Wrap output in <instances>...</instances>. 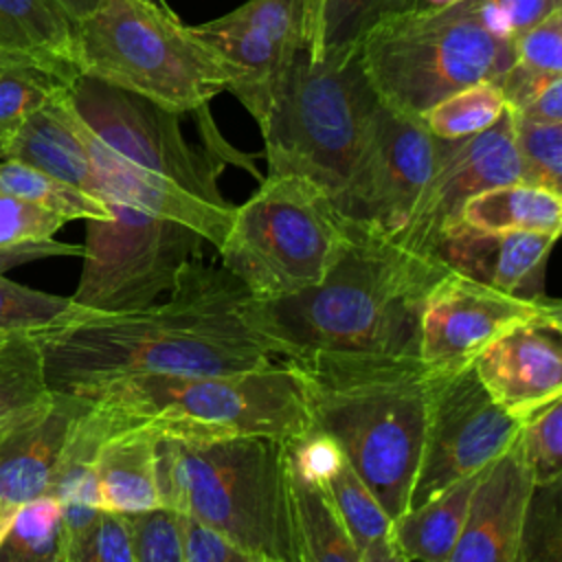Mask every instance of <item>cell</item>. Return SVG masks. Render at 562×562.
Listing matches in <instances>:
<instances>
[{"instance_id": "25", "label": "cell", "mask_w": 562, "mask_h": 562, "mask_svg": "<svg viewBox=\"0 0 562 562\" xmlns=\"http://www.w3.org/2000/svg\"><path fill=\"white\" fill-rule=\"evenodd\" d=\"M457 226L476 233L560 235L562 195L527 182L501 184L470 198Z\"/></svg>"}, {"instance_id": "36", "label": "cell", "mask_w": 562, "mask_h": 562, "mask_svg": "<svg viewBox=\"0 0 562 562\" xmlns=\"http://www.w3.org/2000/svg\"><path fill=\"white\" fill-rule=\"evenodd\" d=\"M512 116L520 182L562 195V123H536Z\"/></svg>"}, {"instance_id": "50", "label": "cell", "mask_w": 562, "mask_h": 562, "mask_svg": "<svg viewBox=\"0 0 562 562\" xmlns=\"http://www.w3.org/2000/svg\"><path fill=\"white\" fill-rule=\"evenodd\" d=\"M55 4L66 13V18L75 26L81 18H86L99 4V0H55Z\"/></svg>"}, {"instance_id": "24", "label": "cell", "mask_w": 562, "mask_h": 562, "mask_svg": "<svg viewBox=\"0 0 562 562\" xmlns=\"http://www.w3.org/2000/svg\"><path fill=\"white\" fill-rule=\"evenodd\" d=\"M483 470L450 483L393 518L391 538L411 562H446L465 525L470 501Z\"/></svg>"}, {"instance_id": "41", "label": "cell", "mask_w": 562, "mask_h": 562, "mask_svg": "<svg viewBox=\"0 0 562 562\" xmlns=\"http://www.w3.org/2000/svg\"><path fill=\"white\" fill-rule=\"evenodd\" d=\"M222 20L252 29L290 50L303 48V0H246Z\"/></svg>"}, {"instance_id": "23", "label": "cell", "mask_w": 562, "mask_h": 562, "mask_svg": "<svg viewBox=\"0 0 562 562\" xmlns=\"http://www.w3.org/2000/svg\"><path fill=\"white\" fill-rule=\"evenodd\" d=\"M123 419L116 411L88 402L72 422L48 490L61 507L68 540L77 538L101 512L94 463L103 439Z\"/></svg>"}, {"instance_id": "9", "label": "cell", "mask_w": 562, "mask_h": 562, "mask_svg": "<svg viewBox=\"0 0 562 562\" xmlns=\"http://www.w3.org/2000/svg\"><path fill=\"white\" fill-rule=\"evenodd\" d=\"M349 241L331 198L301 176H263L233 209L217 255L252 299H281L318 285Z\"/></svg>"}, {"instance_id": "53", "label": "cell", "mask_w": 562, "mask_h": 562, "mask_svg": "<svg viewBox=\"0 0 562 562\" xmlns=\"http://www.w3.org/2000/svg\"><path fill=\"white\" fill-rule=\"evenodd\" d=\"M0 336H4V334H0Z\"/></svg>"}, {"instance_id": "18", "label": "cell", "mask_w": 562, "mask_h": 562, "mask_svg": "<svg viewBox=\"0 0 562 562\" xmlns=\"http://www.w3.org/2000/svg\"><path fill=\"white\" fill-rule=\"evenodd\" d=\"M88 402L61 393L18 422L0 439V520L2 531L18 507L48 496L50 481L77 415Z\"/></svg>"}, {"instance_id": "39", "label": "cell", "mask_w": 562, "mask_h": 562, "mask_svg": "<svg viewBox=\"0 0 562 562\" xmlns=\"http://www.w3.org/2000/svg\"><path fill=\"white\" fill-rule=\"evenodd\" d=\"M562 481L536 485L522 527V562H562Z\"/></svg>"}, {"instance_id": "35", "label": "cell", "mask_w": 562, "mask_h": 562, "mask_svg": "<svg viewBox=\"0 0 562 562\" xmlns=\"http://www.w3.org/2000/svg\"><path fill=\"white\" fill-rule=\"evenodd\" d=\"M325 492L358 551L391 536L393 518L347 461L329 481Z\"/></svg>"}, {"instance_id": "11", "label": "cell", "mask_w": 562, "mask_h": 562, "mask_svg": "<svg viewBox=\"0 0 562 562\" xmlns=\"http://www.w3.org/2000/svg\"><path fill=\"white\" fill-rule=\"evenodd\" d=\"M68 101L83 125L132 165L156 173L187 193L220 206L233 204L220 193L217 178L228 165L206 147H193L178 112L88 75H77Z\"/></svg>"}, {"instance_id": "7", "label": "cell", "mask_w": 562, "mask_h": 562, "mask_svg": "<svg viewBox=\"0 0 562 562\" xmlns=\"http://www.w3.org/2000/svg\"><path fill=\"white\" fill-rule=\"evenodd\" d=\"M378 105L360 46L325 59H312L301 48L259 121L266 176H301L336 198Z\"/></svg>"}, {"instance_id": "40", "label": "cell", "mask_w": 562, "mask_h": 562, "mask_svg": "<svg viewBox=\"0 0 562 562\" xmlns=\"http://www.w3.org/2000/svg\"><path fill=\"white\" fill-rule=\"evenodd\" d=\"M520 441L533 483L562 481V402L555 400L520 424Z\"/></svg>"}, {"instance_id": "2", "label": "cell", "mask_w": 562, "mask_h": 562, "mask_svg": "<svg viewBox=\"0 0 562 562\" xmlns=\"http://www.w3.org/2000/svg\"><path fill=\"white\" fill-rule=\"evenodd\" d=\"M448 266L349 226V241L318 285L248 299L244 318L272 356L310 351L417 356L424 301Z\"/></svg>"}, {"instance_id": "52", "label": "cell", "mask_w": 562, "mask_h": 562, "mask_svg": "<svg viewBox=\"0 0 562 562\" xmlns=\"http://www.w3.org/2000/svg\"><path fill=\"white\" fill-rule=\"evenodd\" d=\"M0 536H2V520H0Z\"/></svg>"}, {"instance_id": "27", "label": "cell", "mask_w": 562, "mask_h": 562, "mask_svg": "<svg viewBox=\"0 0 562 562\" xmlns=\"http://www.w3.org/2000/svg\"><path fill=\"white\" fill-rule=\"evenodd\" d=\"M413 9V0H303V48L312 59L358 48L386 18Z\"/></svg>"}, {"instance_id": "8", "label": "cell", "mask_w": 562, "mask_h": 562, "mask_svg": "<svg viewBox=\"0 0 562 562\" xmlns=\"http://www.w3.org/2000/svg\"><path fill=\"white\" fill-rule=\"evenodd\" d=\"M360 57L378 99L419 119L461 88L501 86L514 64V40L483 18L476 0H457L386 18L362 40Z\"/></svg>"}, {"instance_id": "12", "label": "cell", "mask_w": 562, "mask_h": 562, "mask_svg": "<svg viewBox=\"0 0 562 562\" xmlns=\"http://www.w3.org/2000/svg\"><path fill=\"white\" fill-rule=\"evenodd\" d=\"M443 147L446 140L435 138L419 119L380 101L347 182L331 198L334 209L347 226L393 241L408 222Z\"/></svg>"}, {"instance_id": "16", "label": "cell", "mask_w": 562, "mask_h": 562, "mask_svg": "<svg viewBox=\"0 0 562 562\" xmlns=\"http://www.w3.org/2000/svg\"><path fill=\"white\" fill-rule=\"evenodd\" d=\"M533 487L518 432L514 443L483 470L465 525L446 562H522V527Z\"/></svg>"}, {"instance_id": "48", "label": "cell", "mask_w": 562, "mask_h": 562, "mask_svg": "<svg viewBox=\"0 0 562 562\" xmlns=\"http://www.w3.org/2000/svg\"><path fill=\"white\" fill-rule=\"evenodd\" d=\"M512 114L536 123H562V77L551 79L538 94H533L518 112Z\"/></svg>"}, {"instance_id": "42", "label": "cell", "mask_w": 562, "mask_h": 562, "mask_svg": "<svg viewBox=\"0 0 562 562\" xmlns=\"http://www.w3.org/2000/svg\"><path fill=\"white\" fill-rule=\"evenodd\" d=\"M68 562H134L125 516L101 509L77 538L68 540Z\"/></svg>"}, {"instance_id": "20", "label": "cell", "mask_w": 562, "mask_h": 562, "mask_svg": "<svg viewBox=\"0 0 562 562\" xmlns=\"http://www.w3.org/2000/svg\"><path fill=\"white\" fill-rule=\"evenodd\" d=\"M83 134H86V147H88L92 167L97 171L103 202L108 200L123 202V204L143 209L147 213L180 222L198 231L204 237V241H209L217 250L231 224L235 206L231 209L213 206L187 193L178 184L132 165L130 160L112 151L108 145H103L86 125H83Z\"/></svg>"}, {"instance_id": "46", "label": "cell", "mask_w": 562, "mask_h": 562, "mask_svg": "<svg viewBox=\"0 0 562 562\" xmlns=\"http://www.w3.org/2000/svg\"><path fill=\"white\" fill-rule=\"evenodd\" d=\"M184 558L187 562H277L239 549L191 518H184Z\"/></svg>"}, {"instance_id": "15", "label": "cell", "mask_w": 562, "mask_h": 562, "mask_svg": "<svg viewBox=\"0 0 562 562\" xmlns=\"http://www.w3.org/2000/svg\"><path fill=\"white\" fill-rule=\"evenodd\" d=\"M512 182H520V169L514 149V116L505 110L490 130L465 140H446L432 176L393 241L413 252L435 255L446 233L459 224L470 198Z\"/></svg>"}, {"instance_id": "21", "label": "cell", "mask_w": 562, "mask_h": 562, "mask_svg": "<svg viewBox=\"0 0 562 562\" xmlns=\"http://www.w3.org/2000/svg\"><path fill=\"white\" fill-rule=\"evenodd\" d=\"M0 160L35 167L101 200L97 171L86 147L83 123L72 110L68 92L53 97L31 112L9 138Z\"/></svg>"}, {"instance_id": "28", "label": "cell", "mask_w": 562, "mask_h": 562, "mask_svg": "<svg viewBox=\"0 0 562 562\" xmlns=\"http://www.w3.org/2000/svg\"><path fill=\"white\" fill-rule=\"evenodd\" d=\"M0 48L72 64V24L55 0H0Z\"/></svg>"}, {"instance_id": "19", "label": "cell", "mask_w": 562, "mask_h": 562, "mask_svg": "<svg viewBox=\"0 0 562 562\" xmlns=\"http://www.w3.org/2000/svg\"><path fill=\"white\" fill-rule=\"evenodd\" d=\"M558 235L549 233H476L454 226L435 255L452 270L503 294L544 296L547 261Z\"/></svg>"}, {"instance_id": "44", "label": "cell", "mask_w": 562, "mask_h": 562, "mask_svg": "<svg viewBox=\"0 0 562 562\" xmlns=\"http://www.w3.org/2000/svg\"><path fill=\"white\" fill-rule=\"evenodd\" d=\"M290 470L307 485L325 490L329 481L345 465V454L340 446L323 430L312 428L299 441L285 446Z\"/></svg>"}, {"instance_id": "47", "label": "cell", "mask_w": 562, "mask_h": 562, "mask_svg": "<svg viewBox=\"0 0 562 562\" xmlns=\"http://www.w3.org/2000/svg\"><path fill=\"white\" fill-rule=\"evenodd\" d=\"M81 252H83V246L61 244V241H55V239L22 244V246H9V248H0V272L9 270L13 266L46 259V257H72V255H81Z\"/></svg>"}, {"instance_id": "5", "label": "cell", "mask_w": 562, "mask_h": 562, "mask_svg": "<svg viewBox=\"0 0 562 562\" xmlns=\"http://www.w3.org/2000/svg\"><path fill=\"white\" fill-rule=\"evenodd\" d=\"M72 64L178 114L209 108L233 83L226 61L173 9L145 0H99L72 26Z\"/></svg>"}, {"instance_id": "10", "label": "cell", "mask_w": 562, "mask_h": 562, "mask_svg": "<svg viewBox=\"0 0 562 562\" xmlns=\"http://www.w3.org/2000/svg\"><path fill=\"white\" fill-rule=\"evenodd\" d=\"M110 217L86 220L83 268L77 305L127 312L156 303L171 290L180 268L200 257L204 237L167 217L108 200Z\"/></svg>"}, {"instance_id": "17", "label": "cell", "mask_w": 562, "mask_h": 562, "mask_svg": "<svg viewBox=\"0 0 562 562\" xmlns=\"http://www.w3.org/2000/svg\"><path fill=\"white\" fill-rule=\"evenodd\" d=\"M558 329L520 325L490 342L474 360L492 402L525 422L562 395V347Z\"/></svg>"}, {"instance_id": "4", "label": "cell", "mask_w": 562, "mask_h": 562, "mask_svg": "<svg viewBox=\"0 0 562 562\" xmlns=\"http://www.w3.org/2000/svg\"><path fill=\"white\" fill-rule=\"evenodd\" d=\"M160 505L244 551L301 562L285 446L266 437L176 439L158 435Z\"/></svg>"}, {"instance_id": "37", "label": "cell", "mask_w": 562, "mask_h": 562, "mask_svg": "<svg viewBox=\"0 0 562 562\" xmlns=\"http://www.w3.org/2000/svg\"><path fill=\"white\" fill-rule=\"evenodd\" d=\"M77 310L79 305L70 296L20 285L0 272V334H35Z\"/></svg>"}, {"instance_id": "29", "label": "cell", "mask_w": 562, "mask_h": 562, "mask_svg": "<svg viewBox=\"0 0 562 562\" xmlns=\"http://www.w3.org/2000/svg\"><path fill=\"white\" fill-rule=\"evenodd\" d=\"M301 562H362L325 490L303 483L288 465Z\"/></svg>"}, {"instance_id": "34", "label": "cell", "mask_w": 562, "mask_h": 562, "mask_svg": "<svg viewBox=\"0 0 562 562\" xmlns=\"http://www.w3.org/2000/svg\"><path fill=\"white\" fill-rule=\"evenodd\" d=\"M0 191L48 209L64 220H105L110 209L105 202L15 160H0Z\"/></svg>"}, {"instance_id": "38", "label": "cell", "mask_w": 562, "mask_h": 562, "mask_svg": "<svg viewBox=\"0 0 562 562\" xmlns=\"http://www.w3.org/2000/svg\"><path fill=\"white\" fill-rule=\"evenodd\" d=\"M134 562H187L184 516L169 507H154L125 516Z\"/></svg>"}, {"instance_id": "30", "label": "cell", "mask_w": 562, "mask_h": 562, "mask_svg": "<svg viewBox=\"0 0 562 562\" xmlns=\"http://www.w3.org/2000/svg\"><path fill=\"white\" fill-rule=\"evenodd\" d=\"M555 77H562V11L514 37V64L501 83L507 110L518 112Z\"/></svg>"}, {"instance_id": "49", "label": "cell", "mask_w": 562, "mask_h": 562, "mask_svg": "<svg viewBox=\"0 0 562 562\" xmlns=\"http://www.w3.org/2000/svg\"><path fill=\"white\" fill-rule=\"evenodd\" d=\"M360 558H362V562H411L391 536H386V538L369 544L367 549H362Z\"/></svg>"}, {"instance_id": "13", "label": "cell", "mask_w": 562, "mask_h": 562, "mask_svg": "<svg viewBox=\"0 0 562 562\" xmlns=\"http://www.w3.org/2000/svg\"><path fill=\"white\" fill-rule=\"evenodd\" d=\"M518 432L520 422L492 402L472 364L432 369L411 507L490 465L514 443Z\"/></svg>"}, {"instance_id": "6", "label": "cell", "mask_w": 562, "mask_h": 562, "mask_svg": "<svg viewBox=\"0 0 562 562\" xmlns=\"http://www.w3.org/2000/svg\"><path fill=\"white\" fill-rule=\"evenodd\" d=\"M88 402L176 439L266 437L290 446L312 430L301 378L285 360L217 375L130 378Z\"/></svg>"}, {"instance_id": "43", "label": "cell", "mask_w": 562, "mask_h": 562, "mask_svg": "<svg viewBox=\"0 0 562 562\" xmlns=\"http://www.w3.org/2000/svg\"><path fill=\"white\" fill-rule=\"evenodd\" d=\"M66 222L48 209L0 191V248L48 241Z\"/></svg>"}, {"instance_id": "31", "label": "cell", "mask_w": 562, "mask_h": 562, "mask_svg": "<svg viewBox=\"0 0 562 562\" xmlns=\"http://www.w3.org/2000/svg\"><path fill=\"white\" fill-rule=\"evenodd\" d=\"M50 397L31 334L0 336V439Z\"/></svg>"}, {"instance_id": "32", "label": "cell", "mask_w": 562, "mask_h": 562, "mask_svg": "<svg viewBox=\"0 0 562 562\" xmlns=\"http://www.w3.org/2000/svg\"><path fill=\"white\" fill-rule=\"evenodd\" d=\"M0 562H68L64 516L53 496L15 509L0 536Z\"/></svg>"}, {"instance_id": "14", "label": "cell", "mask_w": 562, "mask_h": 562, "mask_svg": "<svg viewBox=\"0 0 562 562\" xmlns=\"http://www.w3.org/2000/svg\"><path fill=\"white\" fill-rule=\"evenodd\" d=\"M520 325L562 331V303L551 296L503 294L448 268L430 288L422 316L417 358L430 369H457Z\"/></svg>"}, {"instance_id": "3", "label": "cell", "mask_w": 562, "mask_h": 562, "mask_svg": "<svg viewBox=\"0 0 562 562\" xmlns=\"http://www.w3.org/2000/svg\"><path fill=\"white\" fill-rule=\"evenodd\" d=\"M301 378L312 428L327 432L391 518L411 507L432 369L417 356L310 351Z\"/></svg>"}, {"instance_id": "22", "label": "cell", "mask_w": 562, "mask_h": 562, "mask_svg": "<svg viewBox=\"0 0 562 562\" xmlns=\"http://www.w3.org/2000/svg\"><path fill=\"white\" fill-rule=\"evenodd\" d=\"M156 441L158 432L151 426L130 417L103 439L94 463L99 507L103 512L130 516L160 507Z\"/></svg>"}, {"instance_id": "45", "label": "cell", "mask_w": 562, "mask_h": 562, "mask_svg": "<svg viewBox=\"0 0 562 562\" xmlns=\"http://www.w3.org/2000/svg\"><path fill=\"white\" fill-rule=\"evenodd\" d=\"M560 2L562 0H476L483 18L512 40L553 11H560Z\"/></svg>"}, {"instance_id": "51", "label": "cell", "mask_w": 562, "mask_h": 562, "mask_svg": "<svg viewBox=\"0 0 562 562\" xmlns=\"http://www.w3.org/2000/svg\"><path fill=\"white\" fill-rule=\"evenodd\" d=\"M145 2H151V4H156V7H160V9H171L165 0H145Z\"/></svg>"}, {"instance_id": "33", "label": "cell", "mask_w": 562, "mask_h": 562, "mask_svg": "<svg viewBox=\"0 0 562 562\" xmlns=\"http://www.w3.org/2000/svg\"><path fill=\"white\" fill-rule=\"evenodd\" d=\"M505 110L507 103L501 86L481 81L441 99L419 121L439 140H465L490 130Z\"/></svg>"}, {"instance_id": "1", "label": "cell", "mask_w": 562, "mask_h": 562, "mask_svg": "<svg viewBox=\"0 0 562 562\" xmlns=\"http://www.w3.org/2000/svg\"><path fill=\"white\" fill-rule=\"evenodd\" d=\"M250 292L222 266L189 259L165 301L127 312L81 307L31 334L50 393L88 402L130 378L250 371L272 353L244 318Z\"/></svg>"}, {"instance_id": "26", "label": "cell", "mask_w": 562, "mask_h": 562, "mask_svg": "<svg viewBox=\"0 0 562 562\" xmlns=\"http://www.w3.org/2000/svg\"><path fill=\"white\" fill-rule=\"evenodd\" d=\"M79 70L68 61L0 48V158L20 123L70 90Z\"/></svg>"}]
</instances>
